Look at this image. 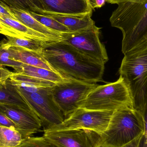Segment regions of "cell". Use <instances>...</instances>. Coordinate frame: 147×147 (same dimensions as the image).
<instances>
[{
    "label": "cell",
    "mask_w": 147,
    "mask_h": 147,
    "mask_svg": "<svg viewBox=\"0 0 147 147\" xmlns=\"http://www.w3.org/2000/svg\"><path fill=\"white\" fill-rule=\"evenodd\" d=\"M40 53L64 79L89 84L102 81L105 65L85 56L63 40L46 42Z\"/></svg>",
    "instance_id": "1"
},
{
    "label": "cell",
    "mask_w": 147,
    "mask_h": 147,
    "mask_svg": "<svg viewBox=\"0 0 147 147\" xmlns=\"http://www.w3.org/2000/svg\"><path fill=\"white\" fill-rule=\"evenodd\" d=\"M110 18L111 26L121 31L122 51L124 55L147 48V0H127Z\"/></svg>",
    "instance_id": "2"
},
{
    "label": "cell",
    "mask_w": 147,
    "mask_h": 147,
    "mask_svg": "<svg viewBox=\"0 0 147 147\" xmlns=\"http://www.w3.org/2000/svg\"><path fill=\"white\" fill-rule=\"evenodd\" d=\"M144 130L143 117L134 108L115 111L108 127L101 134L99 144L108 147H121L140 137Z\"/></svg>",
    "instance_id": "3"
},
{
    "label": "cell",
    "mask_w": 147,
    "mask_h": 147,
    "mask_svg": "<svg viewBox=\"0 0 147 147\" xmlns=\"http://www.w3.org/2000/svg\"><path fill=\"white\" fill-rule=\"evenodd\" d=\"M135 109L142 113L147 105V48L124 55L119 69Z\"/></svg>",
    "instance_id": "4"
},
{
    "label": "cell",
    "mask_w": 147,
    "mask_h": 147,
    "mask_svg": "<svg viewBox=\"0 0 147 147\" xmlns=\"http://www.w3.org/2000/svg\"><path fill=\"white\" fill-rule=\"evenodd\" d=\"M80 108L90 110L115 111L134 107L129 91L120 77L115 82L97 86L81 102Z\"/></svg>",
    "instance_id": "5"
},
{
    "label": "cell",
    "mask_w": 147,
    "mask_h": 147,
    "mask_svg": "<svg viewBox=\"0 0 147 147\" xmlns=\"http://www.w3.org/2000/svg\"><path fill=\"white\" fill-rule=\"evenodd\" d=\"M98 85L65 80L51 88L54 101L63 115L68 118L80 108L81 102Z\"/></svg>",
    "instance_id": "6"
},
{
    "label": "cell",
    "mask_w": 147,
    "mask_h": 147,
    "mask_svg": "<svg viewBox=\"0 0 147 147\" xmlns=\"http://www.w3.org/2000/svg\"><path fill=\"white\" fill-rule=\"evenodd\" d=\"M16 87V86H15ZM45 127V129L62 123L65 118L53 97L51 88H42L29 92L16 87Z\"/></svg>",
    "instance_id": "7"
},
{
    "label": "cell",
    "mask_w": 147,
    "mask_h": 147,
    "mask_svg": "<svg viewBox=\"0 0 147 147\" xmlns=\"http://www.w3.org/2000/svg\"><path fill=\"white\" fill-rule=\"evenodd\" d=\"M100 29L95 24L81 31L64 33L63 40L85 56L105 65L109 58L105 46L100 40Z\"/></svg>",
    "instance_id": "8"
},
{
    "label": "cell",
    "mask_w": 147,
    "mask_h": 147,
    "mask_svg": "<svg viewBox=\"0 0 147 147\" xmlns=\"http://www.w3.org/2000/svg\"><path fill=\"white\" fill-rule=\"evenodd\" d=\"M114 111L90 110L79 108L63 123L44 131L90 129L102 134L108 127Z\"/></svg>",
    "instance_id": "9"
},
{
    "label": "cell",
    "mask_w": 147,
    "mask_h": 147,
    "mask_svg": "<svg viewBox=\"0 0 147 147\" xmlns=\"http://www.w3.org/2000/svg\"><path fill=\"white\" fill-rule=\"evenodd\" d=\"M43 136L59 147H97L101 134L90 129H79L44 131Z\"/></svg>",
    "instance_id": "10"
},
{
    "label": "cell",
    "mask_w": 147,
    "mask_h": 147,
    "mask_svg": "<svg viewBox=\"0 0 147 147\" xmlns=\"http://www.w3.org/2000/svg\"><path fill=\"white\" fill-rule=\"evenodd\" d=\"M0 111L15 124L23 140L39 131L42 122L31 109L0 104Z\"/></svg>",
    "instance_id": "11"
},
{
    "label": "cell",
    "mask_w": 147,
    "mask_h": 147,
    "mask_svg": "<svg viewBox=\"0 0 147 147\" xmlns=\"http://www.w3.org/2000/svg\"><path fill=\"white\" fill-rule=\"evenodd\" d=\"M43 14L82 15L92 12L88 0H40Z\"/></svg>",
    "instance_id": "12"
},
{
    "label": "cell",
    "mask_w": 147,
    "mask_h": 147,
    "mask_svg": "<svg viewBox=\"0 0 147 147\" xmlns=\"http://www.w3.org/2000/svg\"><path fill=\"white\" fill-rule=\"evenodd\" d=\"M0 34L5 36L28 38L44 41H54L45 35L30 29L21 22L12 17L0 14Z\"/></svg>",
    "instance_id": "13"
},
{
    "label": "cell",
    "mask_w": 147,
    "mask_h": 147,
    "mask_svg": "<svg viewBox=\"0 0 147 147\" xmlns=\"http://www.w3.org/2000/svg\"><path fill=\"white\" fill-rule=\"evenodd\" d=\"M10 9L16 20L30 29L41 34L53 40H63V33L47 27L32 16L28 11L10 7Z\"/></svg>",
    "instance_id": "14"
},
{
    "label": "cell",
    "mask_w": 147,
    "mask_h": 147,
    "mask_svg": "<svg viewBox=\"0 0 147 147\" xmlns=\"http://www.w3.org/2000/svg\"><path fill=\"white\" fill-rule=\"evenodd\" d=\"M8 49L12 60L24 64L53 71L40 53L13 47H9Z\"/></svg>",
    "instance_id": "15"
},
{
    "label": "cell",
    "mask_w": 147,
    "mask_h": 147,
    "mask_svg": "<svg viewBox=\"0 0 147 147\" xmlns=\"http://www.w3.org/2000/svg\"><path fill=\"white\" fill-rule=\"evenodd\" d=\"M92 12L82 15H47L60 22L69 28L71 32H78L95 25L92 19Z\"/></svg>",
    "instance_id": "16"
},
{
    "label": "cell",
    "mask_w": 147,
    "mask_h": 147,
    "mask_svg": "<svg viewBox=\"0 0 147 147\" xmlns=\"http://www.w3.org/2000/svg\"><path fill=\"white\" fill-rule=\"evenodd\" d=\"M9 80L16 87L29 92H36L40 88L51 87L56 84L16 72Z\"/></svg>",
    "instance_id": "17"
},
{
    "label": "cell",
    "mask_w": 147,
    "mask_h": 147,
    "mask_svg": "<svg viewBox=\"0 0 147 147\" xmlns=\"http://www.w3.org/2000/svg\"><path fill=\"white\" fill-rule=\"evenodd\" d=\"M16 72L43 80L57 83L65 80L53 71L22 64L15 69Z\"/></svg>",
    "instance_id": "18"
},
{
    "label": "cell",
    "mask_w": 147,
    "mask_h": 147,
    "mask_svg": "<svg viewBox=\"0 0 147 147\" xmlns=\"http://www.w3.org/2000/svg\"><path fill=\"white\" fill-rule=\"evenodd\" d=\"M0 104L31 109L15 86L10 83L9 80H8L6 86L0 88Z\"/></svg>",
    "instance_id": "19"
},
{
    "label": "cell",
    "mask_w": 147,
    "mask_h": 147,
    "mask_svg": "<svg viewBox=\"0 0 147 147\" xmlns=\"http://www.w3.org/2000/svg\"><path fill=\"white\" fill-rule=\"evenodd\" d=\"M7 40H4V44L7 48L10 47H21L29 51L40 52L44 47V44L48 41L28 38H15L6 36ZM51 42V41H50Z\"/></svg>",
    "instance_id": "20"
},
{
    "label": "cell",
    "mask_w": 147,
    "mask_h": 147,
    "mask_svg": "<svg viewBox=\"0 0 147 147\" xmlns=\"http://www.w3.org/2000/svg\"><path fill=\"white\" fill-rule=\"evenodd\" d=\"M23 140L21 134L14 127L0 126V147H17Z\"/></svg>",
    "instance_id": "21"
},
{
    "label": "cell",
    "mask_w": 147,
    "mask_h": 147,
    "mask_svg": "<svg viewBox=\"0 0 147 147\" xmlns=\"http://www.w3.org/2000/svg\"><path fill=\"white\" fill-rule=\"evenodd\" d=\"M28 12L30 15L38 21L52 30L61 33L71 32L68 28L50 16L37 13L32 11Z\"/></svg>",
    "instance_id": "22"
},
{
    "label": "cell",
    "mask_w": 147,
    "mask_h": 147,
    "mask_svg": "<svg viewBox=\"0 0 147 147\" xmlns=\"http://www.w3.org/2000/svg\"><path fill=\"white\" fill-rule=\"evenodd\" d=\"M22 65V63L11 59L8 48L4 44V40L0 41V65L9 66L15 70Z\"/></svg>",
    "instance_id": "23"
},
{
    "label": "cell",
    "mask_w": 147,
    "mask_h": 147,
    "mask_svg": "<svg viewBox=\"0 0 147 147\" xmlns=\"http://www.w3.org/2000/svg\"><path fill=\"white\" fill-rule=\"evenodd\" d=\"M17 147H59L56 144L42 137H29L24 139L21 144Z\"/></svg>",
    "instance_id": "24"
},
{
    "label": "cell",
    "mask_w": 147,
    "mask_h": 147,
    "mask_svg": "<svg viewBox=\"0 0 147 147\" xmlns=\"http://www.w3.org/2000/svg\"><path fill=\"white\" fill-rule=\"evenodd\" d=\"M0 2L7 4L10 7L32 11L38 13V10L28 0H0Z\"/></svg>",
    "instance_id": "25"
},
{
    "label": "cell",
    "mask_w": 147,
    "mask_h": 147,
    "mask_svg": "<svg viewBox=\"0 0 147 147\" xmlns=\"http://www.w3.org/2000/svg\"><path fill=\"white\" fill-rule=\"evenodd\" d=\"M144 123V130L141 136L137 147H147V105L142 113Z\"/></svg>",
    "instance_id": "26"
},
{
    "label": "cell",
    "mask_w": 147,
    "mask_h": 147,
    "mask_svg": "<svg viewBox=\"0 0 147 147\" xmlns=\"http://www.w3.org/2000/svg\"><path fill=\"white\" fill-rule=\"evenodd\" d=\"M14 74L15 72H12L3 66L0 65V88L6 86L8 80Z\"/></svg>",
    "instance_id": "27"
},
{
    "label": "cell",
    "mask_w": 147,
    "mask_h": 147,
    "mask_svg": "<svg viewBox=\"0 0 147 147\" xmlns=\"http://www.w3.org/2000/svg\"><path fill=\"white\" fill-rule=\"evenodd\" d=\"M0 126L13 127H15L16 129V127L15 123L8 117H7L1 111H0Z\"/></svg>",
    "instance_id": "28"
},
{
    "label": "cell",
    "mask_w": 147,
    "mask_h": 147,
    "mask_svg": "<svg viewBox=\"0 0 147 147\" xmlns=\"http://www.w3.org/2000/svg\"><path fill=\"white\" fill-rule=\"evenodd\" d=\"M0 14L12 17L13 19L16 20V18L14 16L10 10V7L7 4L0 2Z\"/></svg>",
    "instance_id": "29"
},
{
    "label": "cell",
    "mask_w": 147,
    "mask_h": 147,
    "mask_svg": "<svg viewBox=\"0 0 147 147\" xmlns=\"http://www.w3.org/2000/svg\"><path fill=\"white\" fill-rule=\"evenodd\" d=\"M37 9L38 13L43 14L45 11L44 7L40 0H28Z\"/></svg>",
    "instance_id": "30"
},
{
    "label": "cell",
    "mask_w": 147,
    "mask_h": 147,
    "mask_svg": "<svg viewBox=\"0 0 147 147\" xmlns=\"http://www.w3.org/2000/svg\"><path fill=\"white\" fill-rule=\"evenodd\" d=\"M92 9L102 7L105 4L106 0H88Z\"/></svg>",
    "instance_id": "31"
},
{
    "label": "cell",
    "mask_w": 147,
    "mask_h": 147,
    "mask_svg": "<svg viewBox=\"0 0 147 147\" xmlns=\"http://www.w3.org/2000/svg\"><path fill=\"white\" fill-rule=\"evenodd\" d=\"M140 136L138 137V138L136 139V140H134V141L131 142L129 143V144L125 145V146H123L121 147H137L138 143H139V141H140Z\"/></svg>",
    "instance_id": "32"
},
{
    "label": "cell",
    "mask_w": 147,
    "mask_h": 147,
    "mask_svg": "<svg viewBox=\"0 0 147 147\" xmlns=\"http://www.w3.org/2000/svg\"><path fill=\"white\" fill-rule=\"evenodd\" d=\"M106 2L111 4H119L127 0H106Z\"/></svg>",
    "instance_id": "33"
},
{
    "label": "cell",
    "mask_w": 147,
    "mask_h": 147,
    "mask_svg": "<svg viewBox=\"0 0 147 147\" xmlns=\"http://www.w3.org/2000/svg\"><path fill=\"white\" fill-rule=\"evenodd\" d=\"M97 147H108L105 146H103V145H101V144H99L98 145V146H97Z\"/></svg>",
    "instance_id": "34"
}]
</instances>
